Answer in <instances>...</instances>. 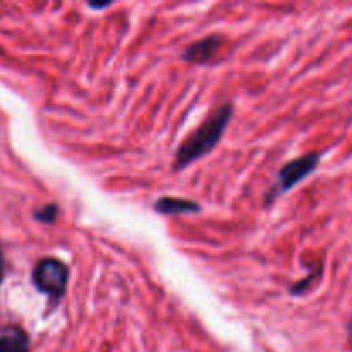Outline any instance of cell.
<instances>
[{
    "label": "cell",
    "mask_w": 352,
    "mask_h": 352,
    "mask_svg": "<svg viewBox=\"0 0 352 352\" xmlns=\"http://www.w3.org/2000/svg\"><path fill=\"white\" fill-rule=\"evenodd\" d=\"M58 213H60V210L57 205H45L43 208L36 210L33 215L41 223H54L58 219Z\"/></svg>",
    "instance_id": "7"
},
{
    "label": "cell",
    "mask_w": 352,
    "mask_h": 352,
    "mask_svg": "<svg viewBox=\"0 0 352 352\" xmlns=\"http://www.w3.org/2000/svg\"><path fill=\"white\" fill-rule=\"evenodd\" d=\"M155 212L164 213V215H186V213H199L201 206L199 203L191 201L184 198H172V196H164L158 198L153 205Z\"/></svg>",
    "instance_id": "5"
},
{
    "label": "cell",
    "mask_w": 352,
    "mask_h": 352,
    "mask_svg": "<svg viewBox=\"0 0 352 352\" xmlns=\"http://www.w3.org/2000/svg\"><path fill=\"white\" fill-rule=\"evenodd\" d=\"M223 38L219 34H210V36L203 38V40L196 41V43L189 45L184 52H182V58L191 64H203L213 58L222 47Z\"/></svg>",
    "instance_id": "4"
},
{
    "label": "cell",
    "mask_w": 352,
    "mask_h": 352,
    "mask_svg": "<svg viewBox=\"0 0 352 352\" xmlns=\"http://www.w3.org/2000/svg\"><path fill=\"white\" fill-rule=\"evenodd\" d=\"M110 3H96V2H89L88 3V7L89 9H95V10H102V9H107V7H109Z\"/></svg>",
    "instance_id": "9"
},
{
    "label": "cell",
    "mask_w": 352,
    "mask_h": 352,
    "mask_svg": "<svg viewBox=\"0 0 352 352\" xmlns=\"http://www.w3.org/2000/svg\"><path fill=\"white\" fill-rule=\"evenodd\" d=\"M320 274H322V270H318V272H316V274H315V272H311V274H309L306 278H301V280L296 282V284L291 287V294L292 296L305 294V292L308 291V289H311V284H313V282H315V278L320 277Z\"/></svg>",
    "instance_id": "8"
},
{
    "label": "cell",
    "mask_w": 352,
    "mask_h": 352,
    "mask_svg": "<svg viewBox=\"0 0 352 352\" xmlns=\"http://www.w3.org/2000/svg\"><path fill=\"white\" fill-rule=\"evenodd\" d=\"M234 109L230 103H223L220 105L201 126L196 131H192L188 138L181 143V146L175 151L174 158V168L175 170H182V168L189 167L195 164L199 158L206 157L212 153L213 148L220 143L223 133H226L227 126H229L230 119H232Z\"/></svg>",
    "instance_id": "1"
},
{
    "label": "cell",
    "mask_w": 352,
    "mask_h": 352,
    "mask_svg": "<svg viewBox=\"0 0 352 352\" xmlns=\"http://www.w3.org/2000/svg\"><path fill=\"white\" fill-rule=\"evenodd\" d=\"M69 282V268L57 258H43L33 270L34 287L54 302L60 301L65 294Z\"/></svg>",
    "instance_id": "3"
},
{
    "label": "cell",
    "mask_w": 352,
    "mask_h": 352,
    "mask_svg": "<svg viewBox=\"0 0 352 352\" xmlns=\"http://www.w3.org/2000/svg\"><path fill=\"white\" fill-rule=\"evenodd\" d=\"M0 352H30V339L26 332L17 327L0 332Z\"/></svg>",
    "instance_id": "6"
},
{
    "label": "cell",
    "mask_w": 352,
    "mask_h": 352,
    "mask_svg": "<svg viewBox=\"0 0 352 352\" xmlns=\"http://www.w3.org/2000/svg\"><path fill=\"white\" fill-rule=\"evenodd\" d=\"M347 333H349V342L352 344V318H351L349 325H347Z\"/></svg>",
    "instance_id": "11"
},
{
    "label": "cell",
    "mask_w": 352,
    "mask_h": 352,
    "mask_svg": "<svg viewBox=\"0 0 352 352\" xmlns=\"http://www.w3.org/2000/svg\"><path fill=\"white\" fill-rule=\"evenodd\" d=\"M2 278H3V256H2V251H0V284H2Z\"/></svg>",
    "instance_id": "10"
},
{
    "label": "cell",
    "mask_w": 352,
    "mask_h": 352,
    "mask_svg": "<svg viewBox=\"0 0 352 352\" xmlns=\"http://www.w3.org/2000/svg\"><path fill=\"white\" fill-rule=\"evenodd\" d=\"M322 157V151H309V153L302 155V157L296 158V160L287 162V164L278 170L277 182H275V186L272 188V191L268 192L267 203L275 201L278 196L289 192L292 188H296L299 182L305 181L309 174H313V172L316 170V167H318Z\"/></svg>",
    "instance_id": "2"
}]
</instances>
